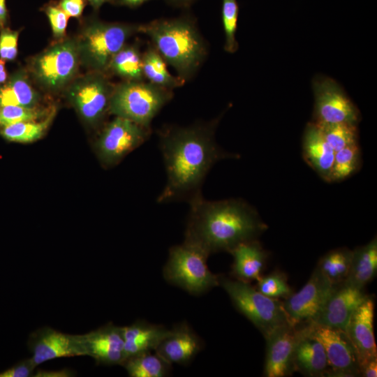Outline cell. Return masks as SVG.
Segmentation results:
<instances>
[{
	"label": "cell",
	"instance_id": "603a6c76",
	"mask_svg": "<svg viewBox=\"0 0 377 377\" xmlns=\"http://www.w3.org/2000/svg\"><path fill=\"white\" fill-rule=\"evenodd\" d=\"M230 253L233 257L232 273L237 280L258 281L267 260V253L255 239L242 242Z\"/></svg>",
	"mask_w": 377,
	"mask_h": 377
},
{
	"label": "cell",
	"instance_id": "d6986e66",
	"mask_svg": "<svg viewBox=\"0 0 377 377\" xmlns=\"http://www.w3.org/2000/svg\"><path fill=\"white\" fill-rule=\"evenodd\" d=\"M203 342L190 326L182 323L170 330L155 350L170 364H187L202 350Z\"/></svg>",
	"mask_w": 377,
	"mask_h": 377
},
{
	"label": "cell",
	"instance_id": "277c9868",
	"mask_svg": "<svg viewBox=\"0 0 377 377\" xmlns=\"http://www.w3.org/2000/svg\"><path fill=\"white\" fill-rule=\"evenodd\" d=\"M173 97V90L144 80L126 81L113 88L109 110L151 128V123Z\"/></svg>",
	"mask_w": 377,
	"mask_h": 377
},
{
	"label": "cell",
	"instance_id": "b9f144b4",
	"mask_svg": "<svg viewBox=\"0 0 377 377\" xmlns=\"http://www.w3.org/2000/svg\"><path fill=\"white\" fill-rule=\"evenodd\" d=\"M196 0H165L169 4L179 8L190 6Z\"/></svg>",
	"mask_w": 377,
	"mask_h": 377
},
{
	"label": "cell",
	"instance_id": "836d02e7",
	"mask_svg": "<svg viewBox=\"0 0 377 377\" xmlns=\"http://www.w3.org/2000/svg\"><path fill=\"white\" fill-rule=\"evenodd\" d=\"M257 290L274 299L287 298L293 293L285 274L279 272L261 276L258 281Z\"/></svg>",
	"mask_w": 377,
	"mask_h": 377
},
{
	"label": "cell",
	"instance_id": "ffe728a7",
	"mask_svg": "<svg viewBox=\"0 0 377 377\" xmlns=\"http://www.w3.org/2000/svg\"><path fill=\"white\" fill-rule=\"evenodd\" d=\"M293 368L306 376L327 374L329 365L321 343L304 328H297L293 350Z\"/></svg>",
	"mask_w": 377,
	"mask_h": 377
},
{
	"label": "cell",
	"instance_id": "ee69618b",
	"mask_svg": "<svg viewBox=\"0 0 377 377\" xmlns=\"http://www.w3.org/2000/svg\"><path fill=\"white\" fill-rule=\"evenodd\" d=\"M150 0H120V3L131 8L137 7Z\"/></svg>",
	"mask_w": 377,
	"mask_h": 377
},
{
	"label": "cell",
	"instance_id": "bcb514c9",
	"mask_svg": "<svg viewBox=\"0 0 377 377\" xmlns=\"http://www.w3.org/2000/svg\"><path fill=\"white\" fill-rule=\"evenodd\" d=\"M88 2L96 9L99 8L103 3L112 2L114 0H87Z\"/></svg>",
	"mask_w": 377,
	"mask_h": 377
},
{
	"label": "cell",
	"instance_id": "9a60e30c",
	"mask_svg": "<svg viewBox=\"0 0 377 377\" xmlns=\"http://www.w3.org/2000/svg\"><path fill=\"white\" fill-rule=\"evenodd\" d=\"M113 88L99 75L78 82L71 91V98L82 117L90 123L99 121L109 109Z\"/></svg>",
	"mask_w": 377,
	"mask_h": 377
},
{
	"label": "cell",
	"instance_id": "44dd1931",
	"mask_svg": "<svg viewBox=\"0 0 377 377\" xmlns=\"http://www.w3.org/2000/svg\"><path fill=\"white\" fill-rule=\"evenodd\" d=\"M302 150L306 163L325 181L330 182L335 151L313 121L309 122L304 130Z\"/></svg>",
	"mask_w": 377,
	"mask_h": 377
},
{
	"label": "cell",
	"instance_id": "8d00e7d4",
	"mask_svg": "<svg viewBox=\"0 0 377 377\" xmlns=\"http://www.w3.org/2000/svg\"><path fill=\"white\" fill-rule=\"evenodd\" d=\"M54 35L61 37L64 35L68 16L59 6L50 5L45 8Z\"/></svg>",
	"mask_w": 377,
	"mask_h": 377
},
{
	"label": "cell",
	"instance_id": "8992f818",
	"mask_svg": "<svg viewBox=\"0 0 377 377\" xmlns=\"http://www.w3.org/2000/svg\"><path fill=\"white\" fill-rule=\"evenodd\" d=\"M221 285L235 308L267 337L277 327L290 323L283 302L261 293L250 283L219 276Z\"/></svg>",
	"mask_w": 377,
	"mask_h": 377
},
{
	"label": "cell",
	"instance_id": "ab89813d",
	"mask_svg": "<svg viewBox=\"0 0 377 377\" xmlns=\"http://www.w3.org/2000/svg\"><path fill=\"white\" fill-rule=\"evenodd\" d=\"M360 374L364 377L377 376V358L373 359L360 368Z\"/></svg>",
	"mask_w": 377,
	"mask_h": 377
},
{
	"label": "cell",
	"instance_id": "5bb4252c",
	"mask_svg": "<svg viewBox=\"0 0 377 377\" xmlns=\"http://www.w3.org/2000/svg\"><path fill=\"white\" fill-rule=\"evenodd\" d=\"M86 355L97 364L121 365L126 360L121 327L112 323L87 334H80Z\"/></svg>",
	"mask_w": 377,
	"mask_h": 377
},
{
	"label": "cell",
	"instance_id": "f6af8a7d",
	"mask_svg": "<svg viewBox=\"0 0 377 377\" xmlns=\"http://www.w3.org/2000/svg\"><path fill=\"white\" fill-rule=\"evenodd\" d=\"M7 74L5 70V61L3 59H0V83H3L6 81Z\"/></svg>",
	"mask_w": 377,
	"mask_h": 377
},
{
	"label": "cell",
	"instance_id": "f546056e",
	"mask_svg": "<svg viewBox=\"0 0 377 377\" xmlns=\"http://www.w3.org/2000/svg\"><path fill=\"white\" fill-rule=\"evenodd\" d=\"M53 117V112L40 121H20L3 126L2 135L8 140L29 143L39 140L46 131Z\"/></svg>",
	"mask_w": 377,
	"mask_h": 377
},
{
	"label": "cell",
	"instance_id": "d590c367",
	"mask_svg": "<svg viewBox=\"0 0 377 377\" xmlns=\"http://www.w3.org/2000/svg\"><path fill=\"white\" fill-rule=\"evenodd\" d=\"M18 32L9 29L0 34V57L3 60H13L17 54Z\"/></svg>",
	"mask_w": 377,
	"mask_h": 377
},
{
	"label": "cell",
	"instance_id": "4dcf8cb0",
	"mask_svg": "<svg viewBox=\"0 0 377 377\" xmlns=\"http://www.w3.org/2000/svg\"><path fill=\"white\" fill-rule=\"evenodd\" d=\"M316 125L320 128L327 142L335 151L357 144V124L336 123Z\"/></svg>",
	"mask_w": 377,
	"mask_h": 377
},
{
	"label": "cell",
	"instance_id": "ba28073f",
	"mask_svg": "<svg viewBox=\"0 0 377 377\" xmlns=\"http://www.w3.org/2000/svg\"><path fill=\"white\" fill-rule=\"evenodd\" d=\"M315 104L313 122L316 124H357L358 109L342 87L333 79L316 75L312 81Z\"/></svg>",
	"mask_w": 377,
	"mask_h": 377
},
{
	"label": "cell",
	"instance_id": "74e56055",
	"mask_svg": "<svg viewBox=\"0 0 377 377\" xmlns=\"http://www.w3.org/2000/svg\"><path fill=\"white\" fill-rule=\"evenodd\" d=\"M37 366L31 358L24 359L0 371V377H30Z\"/></svg>",
	"mask_w": 377,
	"mask_h": 377
},
{
	"label": "cell",
	"instance_id": "6da1fadb",
	"mask_svg": "<svg viewBox=\"0 0 377 377\" xmlns=\"http://www.w3.org/2000/svg\"><path fill=\"white\" fill-rule=\"evenodd\" d=\"M219 119L188 126H167L158 131L167 181L158 202H188L202 195V185L212 166L220 160L235 156L216 142Z\"/></svg>",
	"mask_w": 377,
	"mask_h": 377
},
{
	"label": "cell",
	"instance_id": "4316f807",
	"mask_svg": "<svg viewBox=\"0 0 377 377\" xmlns=\"http://www.w3.org/2000/svg\"><path fill=\"white\" fill-rule=\"evenodd\" d=\"M108 68L128 81L145 80L142 73V54L135 45H125L112 57Z\"/></svg>",
	"mask_w": 377,
	"mask_h": 377
},
{
	"label": "cell",
	"instance_id": "e575fe53",
	"mask_svg": "<svg viewBox=\"0 0 377 377\" xmlns=\"http://www.w3.org/2000/svg\"><path fill=\"white\" fill-rule=\"evenodd\" d=\"M43 111L36 108L0 105V126L20 121H35L43 115Z\"/></svg>",
	"mask_w": 377,
	"mask_h": 377
},
{
	"label": "cell",
	"instance_id": "1f68e13d",
	"mask_svg": "<svg viewBox=\"0 0 377 377\" xmlns=\"http://www.w3.org/2000/svg\"><path fill=\"white\" fill-rule=\"evenodd\" d=\"M360 162L358 143L335 151L330 182H340L350 177L357 170Z\"/></svg>",
	"mask_w": 377,
	"mask_h": 377
},
{
	"label": "cell",
	"instance_id": "9c48e42d",
	"mask_svg": "<svg viewBox=\"0 0 377 377\" xmlns=\"http://www.w3.org/2000/svg\"><path fill=\"white\" fill-rule=\"evenodd\" d=\"M304 325L306 331L323 345L329 367L334 376H357L360 374L355 350L345 331L313 322Z\"/></svg>",
	"mask_w": 377,
	"mask_h": 377
},
{
	"label": "cell",
	"instance_id": "484cf974",
	"mask_svg": "<svg viewBox=\"0 0 377 377\" xmlns=\"http://www.w3.org/2000/svg\"><path fill=\"white\" fill-rule=\"evenodd\" d=\"M121 366L131 377H164L170 374L172 367L157 353L151 352L128 357Z\"/></svg>",
	"mask_w": 377,
	"mask_h": 377
},
{
	"label": "cell",
	"instance_id": "30bf717a",
	"mask_svg": "<svg viewBox=\"0 0 377 377\" xmlns=\"http://www.w3.org/2000/svg\"><path fill=\"white\" fill-rule=\"evenodd\" d=\"M151 133L150 128L116 116L105 126L98 140L99 156L105 163L114 164L144 143Z\"/></svg>",
	"mask_w": 377,
	"mask_h": 377
},
{
	"label": "cell",
	"instance_id": "60d3db41",
	"mask_svg": "<svg viewBox=\"0 0 377 377\" xmlns=\"http://www.w3.org/2000/svg\"><path fill=\"white\" fill-rule=\"evenodd\" d=\"M75 375V371L71 369L58 371H47L38 369L34 376H74Z\"/></svg>",
	"mask_w": 377,
	"mask_h": 377
},
{
	"label": "cell",
	"instance_id": "f1b7e54d",
	"mask_svg": "<svg viewBox=\"0 0 377 377\" xmlns=\"http://www.w3.org/2000/svg\"><path fill=\"white\" fill-rule=\"evenodd\" d=\"M352 256L348 249H334L320 260L317 268L333 285H339L348 276Z\"/></svg>",
	"mask_w": 377,
	"mask_h": 377
},
{
	"label": "cell",
	"instance_id": "f35d334b",
	"mask_svg": "<svg viewBox=\"0 0 377 377\" xmlns=\"http://www.w3.org/2000/svg\"><path fill=\"white\" fill-rule=\"evenodd\" d=\"M85 6L84 0H61L59 6L68 17H80Z\"/></svg>",
	"mask_w": 377,
	"mask_h": 377
},
{
	"label": "cell",
	"instance_id": "d4e9b609",
	"mask_svg": "<svg viewBox=\"0 0 377 377\" xmlns=\"http://www.w3.org/2000/svg\"><path fill=\"white\" fill-rule=\"evenodd\" d=\"M142 64L145 79L154 84L173 90L185 83L168 71V64L151 43L142 54Z\"/></svg>",
	"mask_w": 377,
	"mask_h": 377
},
{
	"label": "cell",
	"instance_id": "83f0119b",
	"mask_svg": "<svg viewBox=\"0 0 377 377\" xmlns=\"http://www.w3.org/2000/svg\"><path fill=\"white\" fill-rule=\"evenodd\" d=\"M38 95L28 80L22 75L13 77L0 87V105L35 108Z\"/></svg>",
	"mask_w": 377,
	"mask_h": 377
},
{
	"label": "cell",
	"instance_id": "7bdbcfd3",
	"mask_svg": "<svg viewBox=\"0 0 377 377\" xmlns=\"http://www.w3.org/2000/svg\"><path fill=\"white\" fill-rule=\"evenodd\" d=\"M8 11L5 0H0V27H3L6 22Z\"/></svg>",
	"mask_w": 377,
	"mask_h": 377
},
{
	"label": "cell",
	"instance_id": "cb8c5ba5",
	"mask_svg": "<svg viewBox=\"0 0 377 377\" xmlns=\"http://www.w3.org/2000/svg\"><path fill=\"white\" fill-rule=\"evenodd\" d=\"M377 270V240L353 251L348 276L343 283L363 290L375 276Z\"/></svg>",
	"mask_w": 377,
	"mask_h": 377
},
{
	"label": "cell",
	"instance_id": "52a82bcc",
	"mask_svg": "<svg viewBox=\"0 0 377 377\" xmlns=\"http://www.w3.org/2000/svg\"><path fill=\"white\" fill-rule=\"evenodd\" d=\"M139 25L96 22L82 35L79 51L88 64L98 71L108 68L112 57L125 45Z\"/></svg>",
	"mask_w": 377,
	"mask_h": 377
},
{
	"label": "cell",
	"instance_id": "5b68a950",
	"mask_svg": "<svg viewBox=\"0 0 377 377\" xmlns=\"http://www.w3.org/2000/svg\"><path fill=\"white\" fill-rule=\"evenodd\" d=\"M209 256L200 247L184 241L170 249L163 276L170 283L191 295L203 294L219 285V276L207 266Z\"/></svg>",
	"mask_w": 377,
	"mask_h": 377
},
{
	"label": "cell",
	"instance_id": "ac0fdd59",
	"mask_svg": "<svg viewBox=\"0 0 377 377\" xmlns=\"http://www.w3.org/2000/svg\"><path fill=\"white\" fill-rule=\"evenodd\" d=\"M367 296L362 289L343 283L337 285L319 313L310 322L346 331L351 315Z\"/></svg>",
	"mask_w": 377,
	"mask_h": 377
},
{
	"label": "cell",
	"instance_id": "3957f363",
	"mask_svg": "<svg viewBox=\"0 0 377 377\" xmlns=\"http://www.w3.org/2000/svg\"><path fill=\"white\" fill-rule=\"evenodd\" d=\"M151 44L184 82L191 79L205 60L208 50L194 20L188 15L157 19L139 25Z\"/></svg>",
	"mask_w": 377,
	"mask_h": 377
},
{
	"label": "cell",
	"instance_id": "7a4b0ae2",
	"mask_svg": "<svg viewBox=\"0 0 377 377\" xmlns=\"http://www.w3.org/2000/svg\"><path fill=\"white\" fill-rule=\"evenodd\" d=\"M188 203L184 241L209 255L230 252L239 244L256 239L267 228L256 211L241 200L212 201L200 195Z\"/></svg>",
	"mask_w": 377,
	"mask_h": 377
},
{
	"label": "cell",
	"instance_id": "e0dca14e",
	"mask_svg": "<svg viewBox=\"0 0 377 377\" xmlns=\"http://www.w3.org/2000/svg\"><path fill=\"white\" fill-rule=\"evenodd\" d=\"M295 337L296 326L290 323L277 327L265 337V376L284 377L292 374Z\"/></svg>",
	"mask_w": 377,
	"mask_h": 377
},
{
	"label": "cell",
	"instance_id": "4fadbf2b",
	"mask_svg": "<svg viewBox=\"0 0 377 377\" xmlns=\"http://www.w3.org/2000/svg\"><path fill=\"white\" fill-rule=\"evenodd\" d=\"M27 347L36 366L60 357L85 356L80 334H69L45 326L29 337Z\"/></svg>",
	"mask_w": 377,
	"mask_h": 377
},
{
	"label": "cell",
	"instance_id": "7402d4cb",
	"mask_svg": "<svg viewBox=\"0 0 377 377\" xmlns=\"http://www.w3.org/2000/svg\"><path fill=\"white\" fill-rule=\"evenodd\" d=\"M121 328L126 359L141 353L155 351L170 331L162 325L141 320Z\"/></svg>",
	"mask_w": 377,
	"mask_h": 377
},
{
	"label": "cell",
	"instance_id": "d6a6232c",
	"mask_svg": "<svg viewBox=\"0 0 377 377\" xmlns=\"http://www.w3.org/2000/svg\"><path fill=\"white\" fill-rule=\"evenodd\" d=\"M239 15L237 0H222L221 17L225 33L224 50L228 53H235L238 49L236 31Z\"/></svg>",
	"mask_w": 377,
	"mask_h": 377
},
{
	"label": "cell",
	"instance_id": "7c38bea8",
	"mask_svg": "<svg viewBox=\"0 0 377 377\" xmlns=\"http://www.w3.org/2000/svg\"><path fill=\"white\" fill-rule=\"evenodd\" d=\"M79 52L78 45L70 40L50 47L36 60V76L48 87L62 86L76 71Z\"/></svg>",
	"mask_w": 377,
	"mask_h": 377
},
{
	"label": "cell",
	"instance_id": "2e32d148",
	"mask_svg": "<svg viewBox=\"0 0 377 377\" xmlns=\"http://www.w3.org/2000/svg\"><path fill=\"white\" fill-rule=\"evenodd\" d=\"M374 302L367 296L351 315L346 327L357 357L360 368L367 362L377 358L374 334Z\"/></svg>",
	"mask_w": 377,
	"mask_h": 377
},
{
	"label": "cell",
	"instance_id": "8fae6325",
	"mask_svg": "<svg viewBox=\"0 0 377 377\" xmlns=\"http://www.w3.org/2000/svg\"><path fill=\"white\" fill-rule=\"evenodd\" d=\"M336 286L316 267L302 288L292 293L283 302L290 324L297 326L313 320Z\"/></svg>",
	"mask_w": 377,
	"mask_h": 377
}]
</instances>
